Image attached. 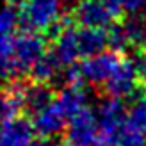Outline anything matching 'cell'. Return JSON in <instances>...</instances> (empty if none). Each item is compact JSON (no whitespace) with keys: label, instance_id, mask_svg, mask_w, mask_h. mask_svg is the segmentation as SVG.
<instances>
[{"label":"cell","instance_id":"3957f363","mask_svg":"<svg viewBox=\"0 0 146 146\" xmlns=\"http://www.w3.org/2000/svg\"><path fill=\"white\" fill-rule=\"evenodd\" d=\"M102 87V94L109 98H132L134 94L141 89L139 86V77H137V66L135 61H132L127 54H123L119 57L116 68L109 75Z\"/></svg>","mask_w":146,"mask_h":146},{"label":"cell","instance_id":"e0dca14e","mask_svg":"<svg viewBox=\"0 0 146 146\" xmlns=\"http://www.w3.org/2000/svg\"><path fill=\"white\" fill-rule=\"evenodd\" d=\"M18 27V13L13 4H5L0 7V38L11 36Z\"/></svg>","mask_w":146,"mask_h":146},{"label":"cell","instance_id":"277c9868","mask_svg":"<svg viewBox=\"0 0 146 146\" xmlns=\"http://www.w3.org/2000/svg\"><path fill=\"white\" fill-rule=\"evenodd\" d=\"M96 112L86 105L68 119L62 130L61 146H96Z\"/></svg>","mask_w":146,"mask_h":146},{"label":"cell","instance_id":"44dd1931","mask_svg":"<svg viewBox=\"0 0 146 146\" xmlns=\"http://www.w3.org/2000/svg\"><path fill=\"white\" fill-rule=\"evenodd\" d=\"M100 2L104 4L107 9L114 14L116 18H119V14L123 13V11H121V4H119V0H100Z\"/></svg>","mask_w":146,"mask_h":146},{"label":"cell","instance_id":"6da1fadb","mask_svg":"<svg viewBox=\"0 0 146 146\" xmlns=\"http://www.w3.org/2000/svg\"><path fill=\"white\" fill-rule=\"evenodd\" d=\"M16 13L21 31L45 34L62 16V0H20Z\"/></svg>","mask_w":146,"mask_h":146},{"label":"cell","instance_id":"4fadbf2b","mask_svg":"<svg viewBox=\"0 0 146 146\" xmlns=\"http://www.w3.org/2000/svg\"><path fill=\"white\" fill-rule=\"evenodd\" d=\"M130 100L125 109V127L146 137V91L141 87Z\"/></svg>","mask_w":146,"mask_h":146},{"label":"cell","instance_id":"8992f818","mask_svg":"<svg viewBox=\"0 0 146 146\" xmlns=\"http://www.w3.org/2000/svg\"><path fill=\"white\" fill-rule=\"evenodd\" d=\"M68 16L75 25L89 29H107L118 20L100 0H77Z\"/></svg>","mask_w":146,"mask_h":146},{"label":"cell","instance_id":"5bb4252c","mask_svg":"<svg viewBox=\"0 0 146 146\" xmlns=\"http://www.w3.org/2000/svg\"><path fill=\"white\" fill-rule=\"evenodd\" d=\"M77 41L80 57H89L107 48V32L105 29H89V27H77Z\"/></svg>","mask_w":146,"mask_h":146},{"label":"cell","instance_id":"7a4b0ae2","mask_svg":"<svg viewBox=\"0 0 146 146\" xmlns=\"http://www.w3.org/2000/svg\"><path fill=\"white\" fill-rule=\"evenodd\" d=\"M125 104L119 98L104 96L98 107L96 121V146H116L121 132L125 130Z\"/></svg>","mask_w":146,"mask_h":146},{"label":"cell","instance_id":"603a6c76","mask_svg":"<svg viewBox=\"0 0 146 146\" xmlns=\"http://www.w3.org/2000/svg\"><path fill=\"white\" fill-rule=\"evenodd\" d=\"M144 52H146V50H144Z\"/></svg>","mask_w":146,"mask_h":146},{"label":"cell","instance_id":"ac0fdd59","mask_svg":"<svg viewBox=\"0 0 146 146\" xmlns=\"http://www.w3.org/2000/svg\"><path fill=\"white\" fill-rule=\"evenodd\" d=\"M116 146H146V137L134 132V130H128L125 127V130L121 132Z\"/></svg>","mask_w":146,"mask_h":146},{"label":"cell","instance_id":"ffe728a7","mask_svg":"<svg viewBox=\"0 0 146 146\" xmlns=\"http://www.w3.org/2000/svg\"><path fill=\"white\" fill-rule=\"evenodd\" d=\"M137 66V77H139V86L146 91V52L139 54V62H135Z\"/></svg>","mask_w":146,"mask_h":146},{"label":"cell","instance_id":"d6986e66","mask_svg":"<svg viewBox=\"0 0 146 146\" xmlns=\"http://www.w3.org/2000/svg\"><path fill=\"white\" fill-rule=\"evenodd\" d=\"M119 4L125 13H139L146 7V0H119Z\"/></svg>","mask_w":146,"mask_h":146},{"label":"cell","instance_id":"5b68a950","mask_svg":"<svg viewBox=\"0 0 146 146\" xmlns=\"http://www.w3.org/2000/svg\"><path fill=\"white\" fill-rule=\"evenodd\" d=\"M46 50H48V43L41 32L21 31L20 34L13 36V54L20 75L31 70V66Z\"/></svg>","mask_w":146,"mask_h":146},{"label":"cell","instance_id":"9a60e30c","mask_svg":"<svg viewBox=\"0 0 146 146\" xmlns=\"http://www.w3.org/2000/svg\"><path fill=\"white\" fill-rule=\"evenodd\" d=\"M55 102L61 107L64 116L70 119L75 112H78L82 107L87 105V94L84 89V84L80 86H64L59 93H55Z\"/></svg>","mask_w":146,"mask_h":146},{"label":"cell","instance_id":"2e32d148","mask_svg":"<svg viewBox=\"0 0 146 146\" xmlns=\"http://www.w3.org/2000/svg\"><path fill=\"white\" fill-rule=\"evenodd\" d=\"M20 71L13 54V36L0 38V82H9L18 78Z\"/></svg>","mask_w":146,"mask_h":146},{"label":"cell","instance_id":"52a82bcc","mask_svg":"<svg viewBox=\"0 0 146 146\" xmlns=\"http://www.w3.org/2000/svg\"><path fill=\"white\" fill-rule=\"evenodd\" d=\"M121 55L123 54L109 48V50H102L98 54H93L89 57H84V61L78 64L84 82L91 86H102L116 68Z\"/></svg>","mask_w":146,"mask_h":146},{"label":"cell","instance_id":"7402d4cb","mask_svg":"<svg viewBox=\"0 0 146 146\" xmlns=\"http://www.w3.org/2000/svg\"><path fill=\"white\" fill-rule=\"evenodd\" d=\"M5 2H7V4H18L20 0H5Z\"/></svg>","mask_w":146,"mask_h":146},{"label":"cell","instance_id":"9c48e42d","mask_svg":"<svg viewBox=\"0 0 146 146\" xmlns=\"http://www.w3.org/2000/svg\"><path fill=\"white\" fill-rule=\"evenodd\" d=\"M36 132L29 118L16 116L0 125V146H31Z\"/></svg>","mask_w":146,"mask_h":146},{"label":"cell","instance_id":"30bf717a","mask_svg":"<svg viewBox=\"0 0 146 146\" xmlns=\"http://www.w3.org/2000/svg\"><path fill=\"white\" fill-rule=\"evenodd\" d=\"M55 98V91L52 89V84H39L32 80H25L23 93H21V104H23V112L32 118L34 114L43 111L48 104H52Z\"/></svg>","mask_w":146,"mask_h":146},{"label":"cell","instance_id":"8fae6325","mask_svg":"<svg viewBox=\"0 0 146 146\" xmlns=\"http://www.w3.org/2000/svg\"><path fill=\"white\" fill-rule=\"evenodd\" d=\"M127 39V46L141 54L146 50V14L144 13H128L127 18L119 20Z\"/></svg>","mask_w":146,"mask_h":146},{"label":"cell","instance_id":"7c38bea8","mask_svg":"<svg viewBox=\"0 0 146 146\" xmlns=\"http://www.w3.org/2000/svg\"><path fill=\"white\" fill-rule=\"evenodd\" d=\"M61 70H62V64L55 57V54L52 50H46L31 66V70L27 71V75H29V80H32V82L52 84L61 75Z\"/></svg>","mask_w":146,"mask_h":146},{"label":"cell","instance_id":"ba28073f","mask_svg":"<svg viewBox=\"0 0 146 146\" xmlns=\"http://www.w3.org/2000/svg\"><path fill=\"white\" fill-rule=\"evenodd\" d=\"M31 123H32L36 135L52 139V137L59 135L64 130V127L68 123V118L64 116V112L61 111V107L57 105V102L54 98L52 104H48L43 111H39L38 114L32 116Z\"/></svg>","mask_w":146,"mask_h":146}]
</instances>
